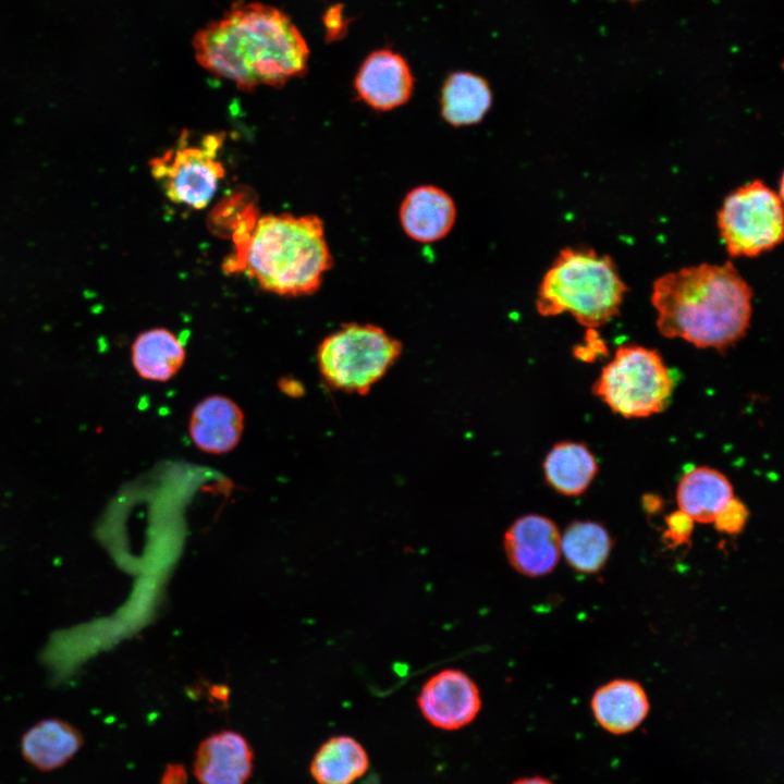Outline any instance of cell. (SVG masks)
<instances>
[{"instance_id":"obj_1","label":"cell","mask_w":784,"mask_h":784,"mask_svg":"<svg viewBox=\"0 0 784 784\" xmlns=\"http://www.w3.org/2000/svg\"><path fill=\"white\" fill-rule=\"evenodd\" d=\"M196 61L243 90L281 86L304 75L309 49L291 17L260 3H234L199 29L192 41Z\"/></svg>"},{"instance_id":"obj_2","label":"cell","mask_w":784,"mask_h":784,"mask_svg":"<svg viewBox=\"0 0 784 784\" xmlns=\"http://www.w3.org/2000/svg\"><path fill=\"white\" fill-rule=\"evenodd\" d=\"M651 303L663 336L724 352L749 329L752 290L732 262L700 264L658 278Z\"/></svg>"},{"instance_id":"obj_3","label":"cell","mask_w":784,"mask_h":784,"mask_svg":"<svg viewBox=\"0 0 784 784\" xmlns=\"http://www.w3.org/2000/svg\"><path fill=\"white\" fill-rule=\"evenodd\" d=\"M235 253L224 262L228 273H244L262 290L281 296L315 293L333 259L322 221L290 213L250 216L234 233Z\"/></svg>"},{"instance_id":"obj_4","label":"cell","mask_w":784,"mask_h":784,"mask_svg":"<svg viewBox=\"0 0 784 784\" xmlns=\"http://www.w3.org/2000/svg\"><path fill=\"white\" fill-rule=\"evenodd\" d=\"M626 291L610 256L565 247L540 282L536 308L543 317L571 314L586 329H597L620 313Z\"/></svg>"},{"instance_id":"obj_5","label":"cell","mask_w":784,"mask_h":784,"mask_svg":"<svg viewBox=\"0 0 784 784\" xmlns=\"http://www.w3.org/2000/svg\"><path fill=\"white\" fill-rule=\"evenodd\" d=\"M674 380L657 350L637 344L616 348L592 384V393L624 418H644L664 411Z\"/></svg>"},{"instance_id":"obj_6","label":"cell","mask_w":784,"mask_h":784,"mask_svg":"<svg viewBox=\"0 0 784 784\" xmlns=\"http://www.w3.org/2000/svg\"><path fill=\"white\" fill-rule=\"evenodd\" d=\"M402 344L382 328L347 323L326 336L317 351L323 380L333 389L366 394L392 367Z\"/></svg>"},{"instance_id":"obj_7","label":"cell","mask_w":784,"mask_h":784,"mask_svg":"<svg viewBox=\"0 0 784 784\" xmlns=\"http://www.w3.org/2000/svg\"><path fill=\"white\" fill-rule=\"evenodd\" d=\"M720 236L732 257H756L784 237L781 195L755 180L728 194L716 216Z\"/></svg>"},{"instance_id":"obj_8","label":"cell","mask_w":784,"mask_h":784,"mask_svg":"<svg viewBox=\"0 0 784 784\" xmlns=\"http://www.w3.org/2000/svg\"><path fill=\"white\" fill-rule=\"evenodd\" d=\"M221 144L219 135L210 134L188 145L183 134L174 148L150 161L152 175L171 201L193 209L210 203L225 173L218 160Z\"/></svg>"},{"instance_id":"obj_9","label":"cell","mask_w":784,"mask_h":784,"mask_svg":"<svg viewBox=\"0 0 784 784\" xmlns=\"http://www.w3.org/2000/svg\"><path fill=\"white\" fill-rule=\"evenodd\" d=\"M417 702L422 716L443 731L465 727L481 709L478 686L465 672L456 669H445L429 677Z\"/></svg>"},{"instance_id":"obj_10","label":"cell","mask_w":784,"mask_h":784,"mask_svg":"<svg viewBox=\"0 0 784 784\" xmlns=\"http://www.w3.org/2000/svg\"><path fill=\"white\" fill-rule=\"evenodd\" d=\"M415 79L406 59L391 49L369 53L354 77L357 97L377 111H390L412 97Z\"/></svg>"},{"instance_id":"obj_11","label":"cell","mask_w":784,"mask_h":784,"mask_svg":"<svg viewBox=\"0 0 784 784\" xmlns=\"http://www.w3.org/2000/svg\"><path fill=\"white\" fill-rule=\"evenodd\" d=\"M504 551L512 567L528 577L550 574L561 555V534L555 523L542 515L517 518L504 534Z\"/></svg>"},{"instance_id":"obj_12","label":"cell","mask_w":784,"mask_h":784,"mask_svg":"<svg viewBox=\"0 0 784 784\" xmlns=\"http://www.w3.org/2000/svg\"><path fill=\"white\" fill-rule=\"evenodd\" d=\"M253 771V748L237 732L213 733L195 751L193 772L199 784H246Z\"/></svg>"},{"instance_id":"obj_13","label":"cell","mask_w":784,"mask_h":784,"mask_svg":"<svg viewBox=\"0 0 784 784\" xmlns=\"http://www.w3.org/2000/svg\"><path fill=\"white\" fill-rule=\"evenodd\" d=\"M400 222L405 234L419 243H433L445 237L456 220L453 198L434 185H419L403 198Z\"/></svg>"},{"instance_id":"obj_14","label":"cell","mask_w":784,"mask_h":784,"mask_svg":"<svg viewBox=\"0 0 784 784\" xmlns=\"http://www.w3.org/2000/svg\"><path fill=\"white\" fill-rule=\"evenodd\" d=\"M241 407L223 395H211L199 402L189 419V434L203 452L223 454L240 442L244 430Z\"/></svg>"},{"instance_id":"obj_15","label":"cell","mask_w":784,"mask_h":784,"mask_svg":"<svg viewBox=\"0 0 784 784\" xmlns=\"http://www.w3.org/2000/svg\"><path fill=\"white\" fill-rule=\"evenodd\" d=\"M84 745V736L71 723L44 719L30 726L21 738V754L35 769L51 772L72 760Z\"/></svg>"},{"instance_id":"obj_16","label":"cell","mask_w":784,"mask_h":784,"mask_svg":"<svg viewBox=\"0 0 784 784\" xmlns=\"http://www.w3.org/2000/svg\"><path fill=\"white\" fill-rule=\"evenodd\" d=\"M650 703L644 687L632 679H614L592 695L595 719L605 731L622 735L637 728L647 718Z\"/></svg>"},{"instance_id":"obj_17","label":"cell","mask_w":784,"mask_h":784,"mask_svg":"<svg viewBox=\"0 0 784 784\" xmlns=\"http://www.w3.org/2000/svg\"><path fill=\"white\" fill-rule=\"evenodd\" d=\"M734 498L728 478L718 469L698 466L686 471L676 489L678 510L701 524L713 523L720 511Z\"/></svg>"},{"instance_id":"obj_18","label":"cell","mask_w":784,"mask_h":784,"mask_svg":"<svg viewBox=\"0 0 784 784\" xmlns=\"http://www.w3.org/2000/svg\"><path fill=\"white\" fill-rule=\"evenodd\" d=\"M492 105L489 83L480 75L467 71L449 74L440 93L442 119L454 127L479 123Z\"/></svg>"},{"instance_id":"obj_19","label":"cell","mask_w":784,"mask_h":784,"mask_svg":"<svg viewBox=\"0 0 784 784\" xmlns=\"http://www.w3.org/2000/svg\"><path fill=\"white\" fill-rule=\"evenodd\" d=\"M185 347L170 330L155 328L139 333L131 346V362L137 375L149 381L170 380L182 368Z\"/></svg>"},{"instance_id":"obj_20","label":"cell","mask_w":784,"mask_h":784,"mask_svg":"<svg viewBox=\"0 0 784 784\" xmlns=\"http://www.w3.org/2000/svg\"><path fill=\"white\" fill-rule=\"evenodd\" d=\"M596 457L579 442L556 443L543 461V473L548 485L566 497L583 494L598 473Z\"/></svg>"},{"instance_id":"obj_21","label":"cell","mask_w":784,"mask_h":784,"mask_svg":"<svg viewBox=\"0 0 784 784\" xmlns=\"http://www.w3.org/2000/svg\"><path fill=\"white\" fill-rule=\"evenodd\" d=\"M370 765L365 747L354 737L328 738L314 755L309 771L317 784H353Z\"/></svg>"},{"instance_id":"obj_22","label":"cell","mask_w":784,"mask_h":784,"mask_svg":"<svg viewBox=\"0 0 784 784\" xmlns=\"http://www.w3.org/2000/svg\"><path fill=\"white\" fill-rule=\"evenodd\" d=\"M612 547L608 529L593 520H575L561 535V554L573 569L584 574L601 571Z\"/></svg>"},{"instance_id":"obj_23","label":"cell","mask_w":784,"mask_h":784,"mask_svg":"<svg viewBox=\"0 0 784 784\" xmlns=\"http://www.w3.org/2000/svg\"><path fill=\"white\" fill-rule=\"evenodd\" d=\"M748 518L747 506L734 497L715 516L713 523L718 531L734 536L743 531Z\"/></svg>"},{"instance_id":"obj_24","label":"cell","mask_w":784,"mask_h":784,"mask_svg":"<svg viewBox=\"0 0 784 784\" xmlns=\"http://www.w3.org/2000/svg\"><path fill=\"white\" fill-rule=\"evenodd\" d=\"M694 530V519L681 510L674 511L665 517V529L662 535L663 542L674 549L687 544Z\"/></svg>"},{"instance_id":"obj_25","label":"cell","mask_w":784,"mask_h":784,"mask_svg":"<svg viewBox=\"0 0 784 784\" xmlns=\"http://www.w3.org/2000/svg\"><path fill=\"white\" fill-rule=\"evenodd\" d=\"M608 355V347L596 329H587L585 343L574 347V356L581 362L591 363Z\"/></svg>"},{"instance_id":"obj_26","label":"cell","mask_w":784,"mask_h":784,"mask_svg":"<svg viewBox=\"0 0 784 784\" xmlns=\"http://www.w3.org/2000/svg\"><path fill=\"white\" fill-rule=\"evenodd\" d=\"M188 774L181 763H168L161 775L159 784H187Z\"/></svg>"},{"instance_id":"obj_27","label":"cell","mask_w":784,"mask_h":784,"mask_svg":"<svg viewBox=\"0 0 784 784\" xmlns=\"http://www.w3.org/2000/svg\"><path fill=\"white\" fill-rule=\"evenodd\" d=\"M324 21L328 29V35L331 38L339 37V35H341L342 30L345 28L343 23L342 9H340V7L329 10Z\"/></svg>"},{"instance_id":"obj_28","label":"cell","mask_w":784,"mask_h":784,"mask_svg":"<svg viewBox=\"0 0 784 784\" xmlns=\"http://www.w3.org/2000/svg\"><path fill=\"white\" fill-rule=\"evenodd\" d=\"M663 506L662 499L653 493L645 494L642 498V507L648 514L658 513Z\"/></svg>"},{"instance_id":"obj_29","label":"cell","mask_w":784,"mask_h":784,"mask_svg":"<svg viewBox=\"0 0 784 784\" xmlns=\"http://www.w3.org/2000/svg\"><path fill=\"white\" fill-rule=\"evenodd\" d=\"M512 784H553L550 780L542 776H525L515 780Z\"/></svg>"},{"instance_id":"obj_30","label":"cell","mask_w":784,"mask_h":784,"mask_svg":"<svg viewBox=\"0 0 784 784\" xmlns=\"http://www.w3.org/2000/svg\"><path fill=\"white\" fill-rule=\"evenodd\" d=\"M627 1H630V2H638V1H640V0H627Z\"/></svg>"}]
</instances>
